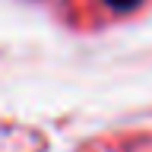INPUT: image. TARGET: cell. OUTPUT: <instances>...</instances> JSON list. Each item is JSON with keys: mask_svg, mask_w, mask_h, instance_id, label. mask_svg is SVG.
Segmentation results:
<instances>
[{"mask_svg": "<svg viewBox=\"0 0 152 152\" xmlns=\"http://www.w3.org/2000/svg\"><path fill=\"white\" fill-rule=\"evenodd\" d=\"M140 0H111V7H117V10H130V7H136Z\"/></svg>", "mask_w": 152, "mask_h": 152, "instance_id": "cell-1", "label": "cell"}]
</instances>
